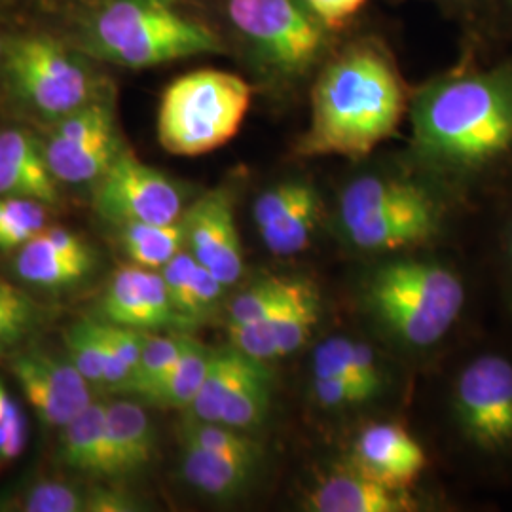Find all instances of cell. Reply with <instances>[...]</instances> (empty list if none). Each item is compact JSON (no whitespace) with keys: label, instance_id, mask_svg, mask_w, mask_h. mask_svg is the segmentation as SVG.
<instances>
[{"label":"cell","instance_id":"obj_1","mask_svg":"<svg viewBox=\"0 0 512 512\" xmlns=\"http://www.w3.org/2000/svg\"><path fill=\"white\" fill-rule=\"evenodd\" d=\"M412 128L421 158L463 188L511 177L512 52L429 82Z\"/></svg>","mask_w":512,"mask_h":512},{"label":"cell","instance_id":"obj_2","mask_svg":"<svg viewBox=\"0 0 512 512\" xmlns=\"http://www.w3.org/2000/svg\"><path fill=\"white\" fill-rule=\"evenodd\" d=\"M403 80L384 48L351 44L319 74L311 90L310 126L298 139L300 158L363 160L403 120Z\"/></svg>","mask_w":512,"mask_h":512},{"label":"cell","instance_id":"obj_3","mask_svg":"<svg viewBox=\"0 0 512 512\" xmlns=\"http://www.w3.org/2000/svg\"><path fill=\"white\" fill-rule=\"evenodd\" d=\"M88 37L93 54L128 69L222 50L220 38L183 14L175 0H105L93 14Z\"/></svg>","mask_w":512,"mask_h":512},{"label":"cell","instance_id":"obj_4","mask_svg":"<svg viewBox=\"0 0 512 512\" xmlns=\"http://www.w3.org/2000/svg\"><path fill=\"white\" fill-rule=\"evenodd\" d=\"M366 304L376 319L414 348L442 342L467 310L465 277L437 262L385 264L366 283Z\"/></svg>","mask_w":512,"mask_h":512},{"label":"cell","instance_id":"obj_5","mask_svg":"<svg viewBox=\"0 0 512 512\" xmlns=\"http://www.w3.org/2000/svg\"><path fill=\"white\" fill-rule=\"evenodd\" d=\"M249 82L219 69L183 74L165 88L158 141L175 156H203L238 135L251 107Z\"/></svg>","mask_w":512,"mask_h":512},{"label":"cell","instance_id":"obj_6","mask_svg":"<svg viewBox=\"0 0 512 512\" xmlns=\"http://www.w3.org/2000/svg\"><path fill=\"white\" fill-rule=\"evenodd\" d=\"M452 416L461 440L488 463L512 459V355L482 349L459 368Z\"/></svg>","mask_w":512,"mask_h":512},{"label":"cell","instance_id":"obj_7","mask_svg":"<svg viewBox=\"0 0 512 512\" xmlns=\"http://www.w3.org/2000/svg\"><path fill=\"white\" fill-rule=\"evenodd\" d=\"M228 19L277 76L310 71L327 44V27L300 0H228Z\"/></svg>","mask_w":512,"mask_h":512},{"label":"cell","instance_id":"obj_8","mask_svg":"<svg viewBox=\"0 0 512 512\" xmlns=\"http://www.w3.org/2000/svg\"><path fill=\"white\" fill-rule=\"evenodd\" d=\"M6 71L19 97L42 116L59 120L93 101L92 73L52 38L12 42Z\"/></svg>","mask_w":512,"mask_h":512},{"label":"cell","instance_id":"obj_9","mask_svg":"<svg viewBox=\"0 0 512 512\" xmlns=\"http://www.w3.org/2000/svg\"><path fill=\"white\" fill-rule=\"evenodd\" d=\"M272 397V374L266 363L226 348L213 351L205 380L186 408L190 418L251 431L266 420Z\"/></svg>","mask_w":512,"mask_h":512},{"label":"cell","instance_id":"obj_10","mask_svg":"<svg viewBox=\"0 0 512 512\" xmlns=\"http://www.w3.org/2000/svg\"><path fill=\"white\" fill-rule=\"evenodd\" d=\"M93 186L95 211L116 226L169 224L183 219L186 211L181 186L129 150H122Z\"/></svg>","mask_w":512,"mask_h":512},{"label":"cell","instance_id":"obj_11","mask_svg":"<svg viewBox=\"0 0 512 512\" xmlns=\"http://www.w3.org/2000/svg\"><path fill=\"white\" fill-rule=\"evenodd\" d=\"M42 145L55 179L65 184L97 183L124 150L114 112L99 99L59 118Z\"/></svg>","mask_w":512,"mask_h":512},{"label":"cell","instance_id":"obj_12","mask_svg":"<svg viewBox=\"0 0 512 512\" xmlns=\"http://www.w3.org/2000/svg\"><path fill=\"white\" fill-rule=\"evenodd\" d=\"M10 370L38 420L48 427L61 431L93 403V387L71 359L27 351L14 357Z\"/></svg>","mask_w":512,"mask_h":512},{"label":"cell","instance_id":"obj_13","mask_svg":"<svg viewBox=\"0 0 512 512\" xmlns=\"http://www.w3.org/2000/svg\"><path fill=\"white\" fill-rule=\"evenodd\" d=\"M186 249L226 287L243 274V251L234 196L228 186L205 192L183 215Z\"/></svg>","mask_w":512,"mask_h":512},{"label":"cell","instance_id":"obj_14","mask_svg":"<svg viewBox=\"0 0 512 512\" xmlns=\"http://www.w3.org/2000/svg\"><path fill=\"white\" fill-rule=\"evenodd\" d=\"M99 319L112 325L154 332L183 323L173 310L160 270L137 264L118 268L97 306Z\"/></svg>","mask_w":512,"mask_h":512},{"label":"cell","instance_id":"obj_15","mask_svg":"<svg viewBox=\"0 0 512 512\" xmlns=\"http://www.w3.org/2000/svg\"><path fill=\"white\" fill-rule=\"evenodd\" d=\"M349 463L391 488L410 490L425 469L427 456L404 427L384 421L366 425L359 433Z\"/></svg>","mask_w":512,"mask_h":512},{"label":"cell","instance_id":"obj_16","mask_svg":"<svg viewBox=\"0 0 512 512\" xmlns=\"http://www.w3.org/2000/svg\"><path fill=\"white\" fill-rule=\"evenodd\" d=\"M440 226L439 203L431 194H423L414 202L385 209L351 224L344 228V234L357 249L385 253L433 241L440 234Z\"/></svg>","mask_w":512,"mask_h":512},{"label":"cell","instance_id":"obj_17","mask_svg":"<svg viewBox=\"0 0 512 512\" xmlns=\"http://www.w3.org/2000/svg\"><path fill=\"white\" fill-rule=\"evenodd\" d=\"M306 505L315 512H408L416 509V499L410 490L382 484L348 461L319 478Z\"/></svg>","mask_w":512,"mask_h":512},{"label":"cell","instance_id":"obj_18","mask_svg":"<svg viewBox=\"0 0 512 512\" xmlns=\"http://www.w3.org/2000/svg\"><path fill=\"white\" fill-rule=\"evenodd\" d=\"M33 198L50 207L61 203L59 181L55 179L44 145L25 129L0 131V198Z\"/></svg>","mask_w":512,"mask_h":512},{"label":"cell","instance_id":"obj_19","mask_svg":"<svg viewBox=\"0 0 512 512\" xmlns=\"http://www.w3.org/2000/svg\"><path fill=\"white\" fill-rule=\"evenodd\" d=\"M109 480L139 475L154 459L156 433L147 410L135 401L107 403Z\"/></svg>","mask_w":512,"mask_h":512},{"label":"cell","instance_id":"obj_20","mask_svg":"<svg viewBox=\"0 0 512 512\" xmlns=\"http://www.w3.org/2000/svg\"><path fill=\"white\" fill-rule=\"evenodd\" d=\"M59 461L92 480H109L107 403L93 401L61 429Z\"/></svg>","mask_w":512,"mask_h":512},{"label":"cell","instance_id":"obj_21","mask_svg":"<svg viewBox=\"0 0 512 512\" xmlns=\"http://www.w3.org/2000/svg\"><path fill=\"white\" fill-rule=\"evenodd\" d=\"M258 458L232 456L183 444L184 480L211 499H232L251 480Z\"/></svg>","mask_w":512,"mask_h":512},{"label":"cell","instance_id":"obj_22","mask_svg":"<svg viewBox=\"0 0 512 512\" xmlns=\"http://www.w3.org/2000/svg\"><path fill=\"white\" fill-rule=\"evenodd\" d=\"M427 194L416 184L406 183L393 177L365 175L344 188L340 198V220L342 228L366 219L385 209L414 202Z\"/></svg>","mask_w":512,"mask_h":512},{"label":"cell","instance_id":"obj_23","mask_svg":"<svg viewBox=\"0 0 512 512\" xmlns=\"http://www.w3.org/2000/svg\"><path fill=\"white\" fill-rule=\"evenodd\" d=\"M92 270L93 264L59 253L40 234L18 249L16 256L19 279L42 289L71 287Z\"/></svg>","mask_w":512,"mask_h":512},{"label":"cell","instance_id":"obj_24","mask_svg":"<svg viewBox=\"0 0 512 512\" xmlns=\"http://www.w3.org/2000/svg\"><path fill=\"white\" fill-rule=\"evenodd\" d=\"M211 357L213 349H207L190 338L179 359L139 399L164 408H188L202 387Z\"/></svg>","mask_w":512,"mask_h":512},{"label":"cell","instance_id":"obj_25","mask_svg":"<svg viewBox=\"0 0 512 512\" xmlns=\"http://www.w3.org/2000/svg\"><path fill=\"white\" fill-rule=\"evenodd\" d=\"M321 300L308 279H294L293 287L272 313L277 357L293 355L302 348L319 321Z\"/></svg>","mask_w":512,"mask_h":512},{"label":"cell","instance_id":"obj_26","mask_svg":"<svg viewBox=\"0 0 512 512\" xmlns=\"http://www.w3.org/2000/svg\"><path fill=\"white\" fill-rule=\"evenodd\" d=\"M120 243L131 264L148 270H162L165 264L186 249L184 220L169 224L128 222L120 226Z\"/></svg>","mask_w":512,"mask_h":512},{"label":"cell","instance_id":"obj_27","mask_svg":"<svg viewBox=\"0 0 512 512\" xmlns=\"http://www.w3.org/2000/svg\"><path fill=\"white\" fill-rule=\"evenodd\" d=\"M321 217V198L315 192L291 213L260 230L266 249L277 256L298 255L310 247L317 222Z\"/></svg>","mask_w":512,"mask_h":512},{"label":"cell","instance_id":"obj_28","mask_svg":"<svg viewBox=\"0 0 512 512\" xmlns=\"http://www.w3.org/2000/svg\"><path fill=\"white\" fill-rule=\"evenodd\" d=\"M50 226V205L33 198H0V251H18Z\"/></svg>","mask_w":512,"mask_h":512},{"label":"cell","instance_id":"obj_29","mask_svg":"<svg viewBox=\"0 0 512 512\" xmlns=\"http://www.w3.org/2000/svg\"><path fill=\"white\" fill-rule=\"evenodd\" d=\"M88 488L65 480H38L23 488L10 509L23 512H86Z\"/></svg>","mask_w":512,"mask_h":512},{"label":"cell","instance_id":"obj_30","mask_svg":"<svg viewBox=\"0 0 512 512\" xmlns=\"http://www.w3.org/2000/svg\"><path fill=\"white\" fill-rule=\"evenodd\" d=\"M188 342H190V338L181 336V334L179 336H160V334L148 332L137 370L122 393L133 395L137 399L143 397L147 393L148 387L154 382H158L164 376L165 370L179 359V355L188 346Z\"/></svg>","mask_w":512,"mask_h":512},{"label":"cell","instance_id":"obj_31","mask_svg":"<svg viewBox=\"0 0 512 512\" xmlns=\"http://www.w3.org/2000/svg\"><path fill=\"white\" fill-rule=\"evenodd\" d=\"M69 359L93 389L105 391L103 336L99 319H82L65 332Z\"/></svg>","mask_w":512,"mask_h":512},{"label":"cell","instance_id":"obj_32","mask_svg":"<svg viewBox=\"0 0 512 512\" xmlns=\"http://www.w3.org/2000/svg\"><path fill=\"white\" fill-rule=\"evenodd\" d=\"M294 277H268L253 283L230 304V323L245 325L274 313L293 287Z\"/></svg>","mask_w":512,"mask_h":512},{"label":"cell","instance_id":"obj_33","mask_svg":"<svg viewBox=\"0 0 512 512\" xmlns=\"http://www.w3.org/2000/svg\"><path fill=\"white\" fill-rule=\"evenodd\" d=\"M181 442L192 444L203 450L232 454V456H253L260 458L255 440L249 439L245 431L222 423H209L188 418L181 427Z\"/></svg>","mask_w":512,"mask_h":512},{"label":"cell","instance_id":"obj_34","mask_svg":"<svg viewBox=\"0 0 512 512\" xmlns=\"http://www.w3.org/2000/svg\"><path fill=\"white\" fill-rule=\"evenodd\" d=\"M355 344L353 340L344 336H332L319 344L313 353V378H342L355 385L365 401L372 397L368 395L365 385L357 374L355 363Z\"/></svg>","mask_w":512,"mask_h":512},{"label":"cell","instance_id":"obj_35","mask_svg":"<svg viewBox=\"0 0 512 512\" xmlns=\"http://www.w3.org/2000/svg\"><path fill=\"white\" fill-rule=\"evenodd\" d=\"M317 190L308 181H287L268 188L256 198L253 219L258 232L272 226L274 222L291 213L302 202H306Z\"/></svg>","mask_w":512,"mask_h":512},{"label":"cell","instance_id":"obj_36","mask_svg":"<svg viewBox=\"0 0 512 512\" xmlns=\"http://www.w3.org/2000/svg\"><path fill=\"white\" fill-rule=\"evenodd\" d=\"M198 268H200V262L188 249H183L160 270L169 293L171 306L183 323H192V289H194Z\"/></svg>","mask_w":512,"mask_h":512},{"label":"cell","instance_id":"obj_37","mask_svg":"<svg viewBox=\"0 0 512 512\" xmlns=\"http://www.w3.org/2000/svg\"><path fill=\"white\" fill-rule=\"evenodd\" d=\"M27 444V420L14 397L0 382V467L14 463Z\"/></svg>","mask_w":512,"mask_h":512},{"label":"cell","instance_id":"obj_38","mask_svg":"<svg viewBox=\"0 0 512 512\" xmlns=\"http://www.w3.org/2000/svg\"><path fill=\"white\" fill-rule=\"evenodd\" d=\"M37 323L38 306L27 294L0 302V349L18 344Z\"/></svg>","mask_w":512,"mask_h":512},{"label":"cell","instance_id":"obj_39","mask_svg":"<svg viewBox=\"0 0 512 512\" xmlns=\"http://www.w3.org/2000/svg\"><path fill=\"white\" fill-rule=\"evenodd\" d=\"M313 395L325 408H344L366 403L355 385L342 378H313Z\"/></svg>","mask_w":512,"mask_h":512},{"label":"cell","instance_id":"obj_40","mask_svg":"<svg viewBox=\"0 0 512 512\" xmlns=\"http://www.w3.org/2000/svg\"><path fill=\"white\" fill-rule=\"evenodd\" d=\"M40 236L46 239L52 247H55L59 253L95 266V253H93L90 243H86V239L78 236L73 230L63 228V226H46L40 232Z\"/></svg>","mask_w":512,"mask_h":512},{"label":"cell","instance_id":"obj_41","mask_svg":"<svg viewBox=\"0 0 512 512\" xmlns=\"http://www.w3.org/2000/svg\"><path fill=\"white\" fill-rule=\"evenodd\" d=\"M368 0H304L311 14L325 27L334 29L353 18Z\"/></svg>","mask_w":512,"mask_h":512},{"label":"cell","instance_id":"obj_42","mask_svg":"<svg viewBox=\"0 0 512 512\" xmlns=\"http://www.w3.org/2000/svg\"><path fill=\"white\" fill-rule=\"evenodd\" d=\"M139 511L137 501L124 490L109 486H90L86 512H131Z\"/></svg>","mask_w":512,"mask_h":512},{"label":"cell","instance_id":"obj_43","mask_svg":"<svg viewBox=\"0 0 512 512\" xmlns=\"http://www.w3.org/2000/svg\"><path fill=\"white\" fill-rule=\"evenodd\" d=\"M501 260H503V270H505V285H507V294L511 300L512 306V205L507 213V220L503 226V238H501Z\"/></svg>","mask_w":512,"mask_h":512},{"label":"cell","instance_id":"obj_44","mask_svg":"<svg viewBox=\"0 0 512 512\" xmlns=\"http://www.w3.org/2000/svg\"><path fill=\"white\" fill-rule=\"evenodd\" d=\"M503 21L512 29V0H494Z\"/></svg>","mask_w":512,"mask_h":512},{"label":"cell","instance_id":"obj_45","mask_svg":"<svg viewBox=\"0 0 512 512\" xmlns=\"http://www.w3.org/2000/svg\"><path fill=\"white\" fill-rule=\"evenodd\" d=\"M21 291H18L12 283H8V281H2L0 279V302H6V300H12V298H16L19 296Z\"/></svg>","mask_w":512,"mask_h":512},{"label":"cell","instance_id":"obj_46","mask_svg":"<svg viewBox=\"0 0 512 512\" xmlns=\"http://www.w3.org/2000/svg\"><path fill=\"white\" fill-rule=\"evenodd\" d=\"M2 54H4V46H2V42H0V59H2Z\"/></svg>","mask_w":512,"mask_h":512},{"label":"cell","instance_id":"obj_47","mask_svg":"<svg viewBox=\"0 0 512 512\" xmlns=\"http://www.w3.org/2000/svg\"><path fill=\"white\" fill-rule=\"evenodd\" d=\"M461 2H476V0H461Z\"/></svg>","mask_w":512,"mask_h":512}]
</instances>
